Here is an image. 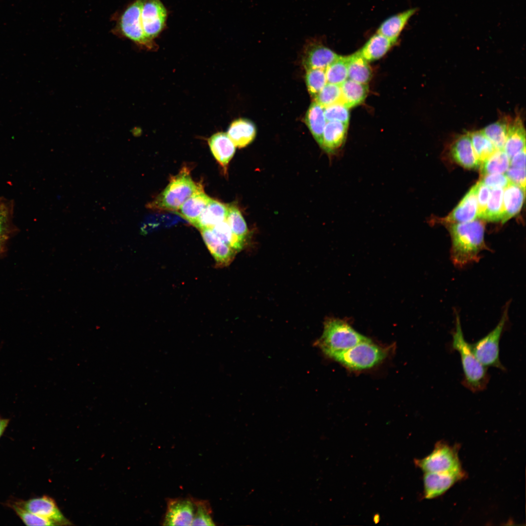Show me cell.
I'll list each match as a JSON object with an SVG mask.
<instances>
[{
    "label": "cell",
    "instance_id": "6da1fadb",
    "mask_svg": "<svg viewBox=\"0 0 526 526\" xmlns=\"http://www.w3.org/2000/svg\"><path fill=\"white\" fill-rule=\"evenodd\" d=\"M451 238V257L454 263L463 265L475 260L483 248L485 225L480 220L448 224Z\"/></svg>",
    "mask_w": 526,
    "mask_h": 526
},
{
    "label": "cell",
    "instance_id": "7a4b0ae2",
    "mask_svg": "<svg viewBox=\"0 0 526 526\" xmlns=\"http://www.w3.org/2000/svg\"><path fill=\"white\" fill-rule=\"evenodd\" d=\"M451 347L460 354L464 374L463 385L474 393L485 390L489 379L487 367L477 359L470 344L464 338L458 317L456 318V328L452 334Z\"/></svg>",
    "mask_w": 526,
    "mask_h": 526
},
{
    "label": "cell",
    "instance_id": "3957f363",
    "mask_svg": "<svg viewBox=\"0 0 526 526\" xmlns=\"http://www.w3.org/2000/svg\"><path fill=\"white\" fill-rule=\"evenodd\" d=\"M203 189L202 185L192 180L188 169L183 168L171 178L166 188L148 203L147 207L153 210L176 211L188 198Z\"/></svg>",
    "mask_w": 526,
    "mask_h": 526
},
{
    "label": "cell",
    "instance_id": "277c9868",
    "mask_svg": "<svg viewBox=\"0 0 526 526\" xmlns=\"http://www.w3.org/2000/svg\"><path fill=\"white\" fill-rule=\"evenodd\" d=\"M368 338L355 330L346 321L330 318L325 320L323 334L316 344L328 357L345 351Z\"/></svg>",
    "mask_w": 526,
    "mask_h": 526
},
{
    "label": "cell",
    "instance_id": "5b68a950",
    "mask_svg": "<svg viewBox=\"0 0 526 526\" xmlns=\"http://www.w3.org/2000/svg\"><path fill=\"white\" fill-rule=\"evenodd\" d=\"M387 355L386 349L367 338L353 347L334 355L332 358L354 370L370 368L383 360Z\"/></svg>",
    "mask_w": 526,
    "mask_h": 526
},
{
    "label": "cell",
    "instance_id": "8992f818",
    "mask_svg": "<svg viewBox=\"0 0 526 526\" xmlns=\"http://www.w3.org/2000/svg\"><path fill=\"white\" fill-rule=\"evenodd\" d=\"M414 464L424 473L452 472L462 470L456 446L452 447L444 441L437 442L432 452Z\"/></svg>",
    "mask_w": 526,
    "mask_h": 526
},
{
    "label": "cell",
    "instance_id": "52a82bcc",
    "mask_svg": "<svg viewBox=\"0 0 526 526\" xmlns=\"http://www.w3.org/2000/svg\"><path fill=\"white\" fill-rule=\"evenodd\" d=\"M143 0H135L122 12L117 22V31L124 37L148 49L154 47L153 40L146 36L141 14Z\"/></svg>",
    "mask_w": 526,
    "mask_h": 526
},
{
    "label": "cell",
    "instance_id": "ba28073f",
    "mask_svg": "<svg viewBox=\"0 0 526 526\" xmlns=\"http://www.w3.org/2000/svg\"><path fill=\"white\" fill-rule=\"evenodd\" d=\"M504 313L496 326L486 336L470 344L471 350L479 362L485 367H493L502 371L506 370L499 357V343L506 322Z\"/></svg>",
    "mask_w": 526,
    "mask_h": 526
},
{
    "label": "cell",
    "instance_id": "9c48e42d",
    "mask_svg": "<svg viewBox=\"0 0 526 526\" xmlns=\"http://www.w3.org/2000/svg\"><path fill=\"white\" fill-rule=\"evenodd\" d=\"M141 18L146 36L153 40L165 27L167 11L160 0H143Z\"/></svg>",
    "mask_w": 526,
    "mask_h": 526
},
{
    "label": "cell",
    "instance_id": "30bf717a",
    "mask_svg": "<svg viewBox=\"0 0 526 526\" xmlns=\"http://www.w3.org/2000/svg\"><path fill=\"white\" fill-rule=\"evenodd\" d=\"M465 476L463 469L452 472L424 473V497L431 499L442 495Z\"/></svg>",
    "mask_w": 526,
    "mask_h": 526
},
{
    "label": "cell",
    "instance_id": "8fae6325",
    "mask_svg": "<svg viewBox=\"0 0 526 526\" xmlns=\"http://www.w3.org/2000/svg\"><path fill=\"white\" fill-rule=\"evenodd\" d=\"M339 56L340 55L322 45L316 39H312L308 41L305 47L303 62L306 70L325 69Z\"/></svg>",
    "mask_w": 526,
    "mask_h": 526
},
{
    "label": "cell",
    "instance_id": "7c38bea8",
    "mask_svg": "<svg viewBox=\"0 0 526 526\" xmlns=\"http://www.w3.org/2000/svg\"><path fill=\"white\" fill-rule=\"evenodd\" d=\"M24 509L34 514L49 519L55 523L63 525L70 524L58 508L55 501L47 496L20 500L15 502Z\"/></svg>",
    "mask_w": 526,
    "mask_h": 526
},
{
    "label": "cell",
    "instance_id": "4fadbf2b",
    "mask_svg": "<svg viewBox=\"0 0 526 526\" xmlns=\"http://www.w3.org/2000/svg\"><path fill=\"white\" fill-rule=\"evenodd\" d=\"M194 511L192 499H170L167 504L163 525L191 526Z\"/></svg>",
    "mask_w": 526,
    "mask_h": 526
},
{
    "label": "cell",
    "instance_id": "5bb4252c",
    "mask_svg": "<svg viewBox=\"0 0 526 526\" xmlns=\"http://www.w3.org/2000/svg\"><path fill=\"white\" fill-rule=\"evenodd\" d=\"M477 183L467 193L458 205L447 216L440 219L447 224L470 222L477 218Z\"/></svg>",
    "mask_w": 526,
    "mask_h": 526
},
{
    "label": "cell",
    "instance_id": "9a60e30c",
    "mask_svg": "<svg viewBox=\"0 0 526 526\" xmlns=\"http://www.w3.org/2000/svg\"><path fill=\"white\" fill-rule=\"evenodd\" d=\"M203 240L210 253L214 258L218 267L229 265L233 260L237 251L221 242L211 229L200 230Z\"/></svg>",
    "mask_w": 526,
    "mask_h": 526
},
{
    "label": "cell",
    "instance_id": "2e32d148",
    "mask_svg": "<svg viewBox=\"0 0 526 526\" xmlns=\"http://www.w3.org/2000/svg\"><path fill=\"white\" fill-rule=\"evenodd\" d=\"M451 153L453 159L463 167L476 169L480 163L473 150L469 133L461 135L452 144Z\"/></svg>",
    "mask_w": 526,
    "mask_h": 526
},
{
    "label": "cell",
    "instance_id": "e0dca14e",
    "mask_svg": "<svg viewBox=\"0 0 526 526\" xmlns=\"http://www.w3.org/2000/svg\"><path fill=\"white\" fill-rule=\"evenodd\" d=\"M211 151L226 173L228 164L233 157L236 146L227 133L223 132L213 134L208 140Z\"/></svg>",
    "mask_w": 526,
    "mask_h": 526
},
{
    "label": "cell",
    "instance_id": "ac0fdd59",
    "mask_svg": "<svg viewBox=\"0 0 526 526\" xmlns=\"http://www.w3.org/2000/svg\"><path fill=\"white\" fill-rule=\"evenodd\" d=\"M525 191L522 187L511 182L504 188L501 219L502 224L519 212L525 200Z\"/></svg>",
    "mask_w": 526,
    "mask_h": 526
},
{
    "label": "cell",
    "instance_id": "d6986e66",
    "mask_svg": "<svg viewBox=\"0 0 526 526\" xmlns=\"http://www.w3.org/2000/svg\"><path fill=\"white\" fill-rule=\"evenodd\" d=\"M348 124L337 121H327L320 146L328 153H334L345 141Z\"/></svg>",
    "mask_w": 526,
    "mask_h": 526
},
{
    "label": "cell",
    "instance_id": "ffe728a7",
    "mask_svg": "<svg viewBox=\"0 0 526 526\" xmlns=\"http://www.w3.org/2000/svg\"><path fill=\"white\" fill-rule=\"evenodd\" d=\"M227 213L228 205L211 199L192 225L200 230L211 229L226 220Z\"/></svg>",
    "mask_w": 526,
    "mask_h": 526
},
{
    "label": "cell",
    "instance_id": "44dd1931",
    "mask_svg": "<svg viewBox=\"0 0 526 526\" xmlns=\"http://www.w3.org/2000/svg\"><path fill=\"white\" fill-rule=\"evenodd\" d=\"M417 9L411 8L391 16L379 26L377 33L396 42L400 33Z\"/></svg>",
    "mask_w": 526,
    "mask_h": 526
},
{
    "label": "cell",
    "instance_id": "7402d4cb",
    "mask_svg": "<svg viewBox=\"0 0 526 526\" xmlns=\"http://www.w3.org/2000/svg\"><path fill=\"white\" fill-rule=\"evenodd\" d=\"M525 148V130L521 118L517 117L509 122L504 150L510 160L515 154Z\"/></svg>",
    "mask_w": 526,
    "mask_h": 526
},
{
    "label": "cell",
    "instance_id": "603a6c76",
    "mask_svg": "<svg viewBox=\"0 0 526 526\" xmlns=\"http://www.w3.org/2000/svg\"><path fill=\"white\" fill-rule=\"evenodd\" d=\"M256 133L254 124L245 119H239L232 122L227 132V134L236 147L239 148L250 144L254 139Z\"/></svg>",
    "mask_w": 526,
    "mask_h": 526
},
{
    "label": "cell",
    "instance_id": "cb8c5ba5",
    "mask_svg": "<svg viewBox=\"0 0 526 526\" xmlns=\"http://www.w3.org/2000/svg\"><path fill=\"white\" fill-rule=\"evenodd\" d=\"M340 103L348 109L361 104L368 93L367 84H363L347 79L341 85Z\"/></svg>",
    "mask_w": 526,
    "mask_h": 526
},
{
    "label": "cell",
    "instance_id": "d4e9b609",
    "mask_svg": "<svg viewBox=\"0 0 526 526\" xmlns=\"http://www.w3.org/2000/svg\"><path fill=\"white\" fill-rule=\"evenodd\" d=\"M211 200L203 189L199 190L185 201L178 209L179 213L193 225Z\"/></svg>",
    "mask_w": 526,
    "mask_h": 526
},
{
    "label": "cell",
    "instance_id": "484cf974",
    "mask_svg": "<svg viewBox=\"0 0 526 526\" xmlns=\"http://www.w3.org/2000/svg\"><path fill=\"white\" fill-rule=\"evenodd\" d=\"M396 42L376 32L358 51L360 55L368 62L382 57Z\"/></svg>",
    "mask_w": 526,
    "mask_h": 526
},
{
    "label": "cell",
    "instance_id": "4316f807",
    "mask_svg": "<svg viewBox=\"0 0 526 526\" xmlns=\"http://www.w3.org/2000/svg\"><path fill=\"white\" fill-rule=\"evenodd\" d=\"M305 122L315 139L320 146L323 132L327 122L324 108L314 101L312 102L305 114Z\"/></svg>",
    "mask_w": 526,
    "mask_h": 526
},
{
    "label": "cell",
    "instance_id": "83f0119b",
    "mask_svg": "<svg viewBox=\"0 0 526 526\" xmlns=\"http://www.w3.org/2000/svg\"><path fill=\"white\" fill-rule=\"evenodd\" d=\"M372 76L368 61L358 51L348 56V79L356 82L367 84Z\"/></svg>",
    "mask_w": 526,
    "mask_h": 526
},
{
    "label": "cell",
    "instance_id": "f1b7e54d",
    "mask_svg": "<svg viewBox=\"0 0 526 526\" xmlns=\"http://www.w3.org/2000/svg\"><path fill=\"white\" fill-rule=\"evenodd\" d=\"M510 166V160L502 150H497L480 166L481 176L494 173H505Z\"/></svg>",
    "mask_w": 526,
    "mask_h": 526
},
{
    "label": "cell",
    "instance_id": "f546056e",
    "mask_svg": "<svg viewBox=\"0 0 526 526\" xmlns=\"http://www.w3.org/2000/svg\"><path fill=\"white\" fill-rule=\"evenodd\" d=\"M509 122L507 118H503L481 130L497 150H504Z\"/></svg>",
    "mask_w": 526,
    "mask_h": 526
},
{
    "label": "cell",
    "instance_id": "4dcf8cb0",
    "mask_svg": "<svg viewBox=\"0 0 526 526\" xmlns=\"http://www.w3.org/2000/svg\"><path fill=\"white\" fill-rule=\"evenodd\" d=\"M226 221L241 244L244 246L248 233L246 223L240 210L233 205H228Z\"/></svg>",
    "mask_w": 526,
    "mask_h": 526
},
{
    "label": "cell",
    "instance_id": "1f68e13d",
    "mask_svg": "<svg viewBox=\"0 0 526 526\" xmlns=\"http://www.w3.org/2000/svg\"><path fill=\"white\" fill-rule=\"evenodd\" d=\"M469 134L473 150L481 165L497 149L481 130L471 132Z\"/></svg>",
    "mask_w": 526,
    "mask_h": 526
},
{
    "label": "cell",
    "instance_id": "d6a6232c",
    "mask_svg": "<svg viewBox=\"0 0 526 526\" xmlns=\"http://www.w3.org/2000/svg\"><path fill=\"white\" fill-rule=\"evenodd\" d=\"M504 188L490 190V195L482 219L491 222L501 221L503 211Z\"/></svg>",
    "mask_w": 526,
    "mask_h": 526
},
{
    "label": "cell",
    "instance_id": "836d02e7",
    "mask_svg": "<svg viewBox=\"0 0 526 526\" xmlns=\"http://www.w3.org/2000/svg\"><path fill=\"white\" fill-rule=\"evenodd\" d=\"M327 82L341 85L348 79V56H340L325 69Z\"/></svg>",
    "mask_w": 526,
    "mask_h": 526
},
{
    "label": "cell",
    "instance_id": "e575fe53",
    "mask_svg": "<svg viewBox=\"0 0 526 526\" xmlns=\"http://www.w3.org/2000/svg\"><path fill=\"white\" fill-rule=\"evenodd\" d=\"M178 218L171 215H151L146 217L140 225L141 232L148 234L156 229L175 224Z\"/></svg>",
    "mask_w": 526,
    "mask_h": 526
},
{
    "label": "cell",
    "instance_id": "d590c367",
    "mask_svg": "<svg viewBox=\"0 0 526 526\" xmlns=\"http://www.w3.org/2000/svg\"><path fill=\"white\" fill-rule=\"evenodd\" d=\"M341 90L339 85L327 83L314 97V102L324 108L340 103Z\"/></svg>",
    "mask_w": 526,
    "mask_h": 526
},
{
    "label": "cell",
    "instance_id": "8d00e7d4",
    "mask_svg": "<svg viewBox=\"0 0 526 526\" xmlns=\"http://www.w3.org/2000/svg\"><path fill=\"white\" fill-rule=\"evenodd\" d=\"M305 81L308 91L313 98L327 84L325 69H307Z\"/></svg>",
    "mask_w": 526,
    "mask_h": 526
},
{
    "label": "cell",
    "instance_id": "74e56055",
    "mask_svg": "<svg viewBox=\"0 0 526 526\" xmlns=\"http://www.w3.org/2000/svg\"><path fill=\"white\" fill-rule=\"evenodd\" d=\"M211 229L221 242L231 247L237 252L241 250L244 247L232 233L226 220L217 224Z\"/></svg>",
    "mask_w": 526,
    "mask_h": 526
},
{
    "label": "cell",
    "instance_id": "f35d334b",
    "mask_svg": "<svg viewBox=\"0 0 526 526\" xmlns=\"http://www.w3.org/2000/svg\"><path fill=\"white\" fill-rule=\"evenodd\" d=\"M195 511L191 526H214L209 503L206 500H193Z\"/></svg>",
    "mask_w": 526,
    "mask_h": 526
},
{
    "label": "cell",
    "instance_id": "ab89813d",
    "mask_svg": "<svg viewBox=\"0 0 526 526\" xmlns=\"http://www.w3.org/2000/svg\"><path fill=\"white\" fill-rule=\"evenodd\" d=\"M9 506L26 526L55 525V523L53 521L30 512L15 502L10 504Z\"/></svg>",
    "mask_w": 526,
    "mask_h": 526
},
{
    "label": "cell",
    "instance_id": "60d3db41",
    "mask_svg": "<svg viewBox=\"0 0 526 526\" xmlns=\"http://www.w3.org/2000/svg\"><path fill=\"white\" fill-rule=\"evenodd\" d=\"M327 121H337L345 124L349 123V109L340 103H337L324 108Z\"/></svg>",
    "mask_w": 526,
    "mask_h": 526
},
{
    "label": "cell",
    "instance_id": "b9f144b4",
    "mask_svg": "<svg viewBox=\"0 0 526 526\" xmlns=\"http://www.w3.org/2000/svg\"><path fill=\"white\" fill-rule=\"evenodd\" d=\"M490 193V188L479 181L477 183V218L482 219Z\"/></svg>",
    "mask_w": 526,
    "mask_h": 526
},
{
    "label": "cell",
    "instance_id": "7bdbcfd3",
    "mask_svg": "<svg viewBox=\"0 0 526 526\" xmlns=\"http://www.w3.org/2000/svg\"><path fill=\"white\" fill-rule=\"evenodd\" d=\"M480 181L490 189L504 188L510 182L505 173H494L481 176Z\"/></svg>",
    "mask_w": 526,
    "mask_h": 526
},
{
    "label": "cell",
    "instance_id": "ee69618b",
    "mask_svg": "<svg viewBox=\"0 0 526 526\" xmlns=\"http://www.w3.org/2000/svg\"><path fill=\"white\" fill-rule=\"evenodd\" d=\"M509 181L526 190V169L510 167L505 173Z\"/></svg>",
    "mask_w": 526,
    "mask_h": 526
},
{
    "label": "cell",
    "instance_id": "f6af8a7d",
    "mask_svg": "<svg viewBox=\"0 0 526 526\" xmlns=\"http://www.w3.org/2000/svg\"><path fill=\"white\" fill-rule=\"evenodd\" d=\"M9 218V210L7 205L0 203V238L5 236Z\"/></svg>",
    "mask_w": 526,
    "mask_h": 526
},
{
    "label": "cell",
    "instance_id": "bcb514c9",
    "mask_svg": "<svg viewBox=\"0 0 526 526\" xmlns=\"http://www.w3.org/2000/svg\"><path fill=\"white\" fill-rule=\"evenodd\" d=\"M510 167L526 169V148L515 154L510 160Z\"/></svg>",
    "mask_w": 526,
    "mask_h": 526
},
{
    "label": "cell",
    "instance_id": "7dc6e473",
    "mask_svg": "<svg viewBox=\"0 0 526 526\" xmlns=\"http://www.w3.org/2000/svg\"><path fill=\"white\" fill-rule=\"evenodd\" d=\"M5 238H6L5 236L0 238V248L1 247V245L2 244V243L4 242Z\"/></svg>",
    "mask_w": 526,
    "mask_h": 526
}]
</instances>
